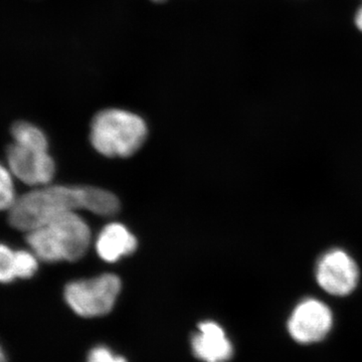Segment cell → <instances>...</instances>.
<instances>
[{"label":"cell","mask_w":362,"mask_h":362,"mask_svg":"<svg viewBox=\"0 0 362 362\" xmlns=\"http://www.w3.org/2000/svg\"><path fill=\"white\" fill-rule=\"evenodd\" d=\"M0 362H7L6 354L1 346H0Z\"/></svg>","instance_id":"cell-16"},{"label":"cell","mask_w":362,"mask_h":362,"mask_svg":"<svg viewBox=\"0 0 362 362\" xmlns=\"http://www.w3.org/2000/svg\"><path fill=\"white\" fill-rule=\"evenodd\" d=\"M26 240L40 261L75 262L83 258L89 249L90 230L76 211H71L30 230Z\"/></svg>","instance_id":"cell-2"},{"label":"cell","mask_w":362,"mask_h":362,"mask_svg":"<svg viewBox=\"0 0 362 362\" xmlns=\"http://www.w3.org/2000/svg\"><path fill=\"white\" fill-rule=\"evenodd\" d=\"M153 1L162 2V1H164V0H153Z\"/></svg>","instance_id":"cell-17"},{"label":"cell","mask_w":362,"mask_h":362,"mask_svg":"<svg viewBox=\"0 0 362 362\" xmlns=\"http://www.w3.org/2000/svg\"><path fill=\"white\" fill-rule=\"evenodd\" d=\"M16 199L13 173L0 163V211H9Z\"/></svg>","instance_id":"cell-11"},{"label":"cell","mask_w":362,"mask_h":362,"mask_svg":"<svg viewBox=\"0 0 362 362\" xmlns=\"http://www.w3.org/2000/svg\"><path fill=\"white\" fill-rule=\"evenodd\" d=\"M319 286L333 296H346L356 289L359 272L354 259L342 250L325 252L316 266Z\"/></svg>","instance_id":"cell-6"},{"label":"cell","mask_w":362,"mask_h":362,"mask_svg":"<svg viewBox=\"0 0 362 362\" xmlns=\"http://www.w3.org/2000/svg\"><path fill=\"white\" fill-rule=\"evenodd\" d=\"M332 322L329 307L311 298L297 305L288 321V330L295 341L310 344L327 337Z\"/></svg>","instance_id":"cell-7"},{"label":"cell","mask_w":362,"mask_h":362,"mask_svg":"<svg viewBox=\"0 0 362 362\" xmlns=\"http://www.w3.org/2000/svg\"><path fill=\"white\" fill-rule=\"evenodd\" d=\"M121 291V281L114 274L73 281L66 286L65 299L78 315L92 318L110 313Z\"/></svg>","instance_id":"cell-4"},{"label":"cell","mask_w":362,"mask_h":362,"mask_svg":"<svg viewBox=\"0 0 362 362\" xmlns=\"http://www.w3.org/2000/svg\"><path fill=\"white\" fill-rule=\"evenodd\" d=\"M39 269V258L33 251L18 250L16 251V277L32 278Z\"/></svg>","instance_id":"cell-12"},{"label":"cell","mask_w":362,"mask_h":362,"mask_svg":"<svg viewBox=\"0 0 362 362\" xmlns=\"http://www.w3.org/2000/svg\"><path fill=\"white\" fill-rule=\"evenodd\" d=\"M146 123L141 117L122 109L99 112L90 124L93 147L107 157H129L147 137Z\"/></svg>","instance_id":"cell-3"},{"label":"cell","mask_w":362,"mask_h":362,"mask_svg":"<svg viewBox=\"0 0 362 362\" xmlns=\"http://www.w3.org/2000/svg\"><path fill=\"white\" fill-rule=\"evenodd\" d=\"M16 277V251L0 244V283L13 282Z\"/></svg>","instance_id":"cell-13"},{"label":"cell","mask_w":362,"mask_h":362,"mask_svg":"<svg viewBox=\"0 0 362 362\" xmlns=\"http://www.w3.org/2000/svg\"><path fill=\"white\" fill-rule=\"evenodd\" d=\"M192 339V350L204 362H226L233 356V345L218 324L206 321L199 326Z\"/></svg>","instance_id":"cell-8"},{"label":"cell","mask_w":362,"mask_h":362,"mask_svg":"<svg viewBox=\"0 0 362 362\" xmlns=\"http://www.w3.org/2000/svg\"><path fill=\"white\" fill-rule=\"evenodd\" d=\"M87 362H127L122 356H115L105 346H98L90 352Z\"/></svg>","instance_id":"cell-14"},{"label":"cell","mask_w":362,"mask_h":362,"mask_svg":"<svg viewBox=\"0 0 362 362\" xmlns=\"http://www.w3.org/2000/svg\"><path fill=\"white\" fill-rule=\"evenodd\" d=\"M6 157L11 173L25 185L42 187L54 178L56 164L49 149L23 146L13 142L7 148Z\"/></svg>","instance_id":"cell-5"},{"label":"cell","mask_w":362,"mask_h":362,"mask_svg":"<svg viewBox=\"0 0 362 362\" xmlns=\"http://www.w3.org/2000/svg\"><path fill=\"white\" fill-rule=\"evenodd\" d=\"M120 209L118 199L102 188L42 185L16 199L9 209V223L23 232H30L62 214L85 211L111 216Z\"/></svg>","instance_id":"cell-1"},{"label":"cell","mask_w":362,"mask_h":362,"mask_svg":"<svg viewBox=\"0 0 362 362\" xmlns=\"http://www.w3.org/2000/svg\"><path fill=\"white\" fill-rule=\"evenodd\" d=\"M137 247V240L125 226L109 223L100 233L96 249L100 258L114 263L122 257L129 256Z\"/></svg>","instance_id":"cell-9"},{"label":"cell","mask_w":362,"mask_h":362,"mask_svg":"<svg viewBox=\"0 0 362 362\" xmlns=\"http://www.w3.org/2000/svg\"><path fill=\"white\" fill-rule=\"evenodd\" d=\"M354 21H356L357 28L362 32V4L361 6L358 7V9H357Z\"/></svg>","instance_id":"cell-15"},{"label":"cell","mask_w":362,"mask_h":362,"mask_svg":"<svg viewBox=\"0 0 362 362\" xmlns=\"http://www.w3.org/2000/svg\"><path fill=\"white\" fill-rule=\"evenodd\" d=\"M13 142L23 146L35 147V148L49 149V141L44 131L35 124L21 121L16 122L11 128Z\"/></svg>","instance_id":"cell-10"}]
</instances>
